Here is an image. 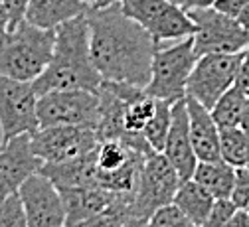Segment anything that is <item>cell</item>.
<instances>
[{"label": "cell", "mask_w": 249, "mask_h": 227, "mask_svg": "<svg viewBox=\"0 0 249 227\" xmlns=\"http://www.w3.org/2000/svg\"><path fill=\"white\" fill-rule=\"evenodd\" d=\"M241 53H206L200 55L186 85V97H192L206 109L213 105L235 85Z\"/></svg>", "instance_id": "obj_8"}, {"label": "cell", "mask_w": 249, "mask_h": 227, "mask_svg": "<svg viewBox=\"0 0 249 227\" xmlns=\"http://www.w3.org/2000/svg\"><path fill=\"white\" fill-rule=\"evenodd\" d=\"M247 210H249V208H247Z\"/></svg>", "instance_id": "obj_43"}, {"label": "cell", "mask_w": 249, "mask_h": 227, "mask_svg": "<svg viewBox=\"0 0 249 227\" xmlns=\"http://www.w3.org/2000/svg\"><path fill=\"white\" fill-rule=\"evenodd\" d=\"M103 79L93 66L89 50L87 14L77 16L55 28L53 55L48 70L34 81L38 95L50 91H99Z\"/></svg>", "instance_id": "obj_2"}, {"label": "cell", "mask_w": 249, "mask_h": 227, "mask_svg": "<svg viewBox=\"0 0 249 227\" xmlns=\"http://www.w3.org/2000/svg\"><path fill=\"white\" fill-rule=\"evenodd\" d=\"M91 6L81 0H30L26 20L44 30H55L77 16L87 14Z\"/></svg>", "instance_id": "obj_18"}, {"label": "cell", "mask_w": 249, "mask_h": 227, "mask_svg": "<svg viewBox=\"0 0 249 227\" xmlns=\"http://www.w3.org/2000/svg\"><path fill=\"white\" fill-rule=\"evenodd\" d=\"M127 2V0H97L95 4H93V8H105V6H111V4H123Z\"/></svg>", "instance_id": "obj_39"}, {"label": "cell", "mask_w": 249, "mask_h": 227, "mask_svg": "<svg viewBox=\"0 0 249 227\" xmlns=\"http://www.w3.org/2000/svg\"><path fill=\"white\" fill-rule=\"evenodd\" d=\"M230 200L233 202V206L237 210L249 208V166L235 168V186H233Z\"/></svg>", "instance_id": "obj_29"}, {"label": "cell", "mask_w": 249, "mask_h": 227, "mask_svg": "<svg viewBox=\"0 0 249 227\" xmlns=\"http://www.w3.org/2000/svg\"><path fill=\"white\" fill-rule=\"evenodd\" d=\"M99 146L97 131L91 126H44L32 135V148L44 164H57Z\"/></svg>", "instance_id": "obj_11"}, {"label": "cell", "mask_w": 249, "mask_h": 227, "mask_svg": "<svg viewBox=\"0 0 249 227\" xmlns=\"http://www.w3.org/2000/svg\"><path fill=\"white\" fill-rule=\"evenodd\" d=\"M170 122H172V103L157 99V111H154L152 119L146 122L142 131V137L146 139V142L154 152H162L166 135L170 131Z\"/></svg>", "instance_id": "obj_24"}, {"label": "cell", "mask_w": 249, "mask_h": 227, "mask_svg": "<svg viewBox=\"0 0 249 227\" xmlns=\"http://www.w3.org/2000/svg\"><path fill=\"white\" fill-rule=\"evenodd\" d=\"M154 111H157V99H152L150 95H141L139 99L129 101L124 107V115H123V122L127 128L129 135H142L146 122L152 119Z\"/></svg>", "instance_id": "obj_25"}, {"label": "cell", "mask_w": 249, "mask_h": 227, "mask_svg": "<svg viewBox=\"0 0 249 227\" xmlns=\"http://www.w3.org/2000/svg\"><path fill=\"white\" fill-rule=\"evenodd\" d=\"M235 85L243 91L249 89V46L241 52V61H239V71H237Z\"/></svg>", "instance_id": "obj_33"}, {"label": "cell", "mask_w": 249, "mask_h": 227, "mask_svg": "<svg viewBox=\"0 0 249 227\" xmlns=\"http://www.w3.org/2000/svg\"><path fill=\"white\" fill-rule=\"evenodd\" d=\"M148 227H198L178 206L168 204L148 217Z\"/></svg>", "instance_id": "obj_27"}, {"label": "cell", "mask_w": 249, "mask_h": 227, "mask_svg": "<svg viewBox=\"0 0 249 227\" xmlns=\"http://www.w3.org/2000/svg\"><path fill=\"white\" fill-rule=\"evenodd\" d=\"M170 2H174L176 6L190 12V10H196V8H210V6H213L215 0H170Z\"/></svg>", "instance_id": "obj_34"}, {"label": "cell", "mask_w": 249, "mask_h": 227, "mask_svg": "<svg viewBox=\"0 0 249 227\" xmlns=\"http://www.w3.org/2000/svg\"><path fill=\"white\" fill-rule=\"evenodd\" d=\"M0 227H28L18 193L0 198Z\"/></svg>", "instance_id": "obj_28"}, {"label": "cell", "mask_w": 249, "mask_h": 227, "mask_svg": "<svg viewBox=\"0 0 249 227\" xmlns=\"http://www.w3.org/2000/svg\"><path fill=\"white\" fill-rule=\"evenodd\" d=\"M131 200H133V196H119L117 193L115 204L107 211L93 215V217H89V219H85V221H81L73 227H123L124 221L133 219Z\"/></svg>", "instance_id": "obj_26"}, {"label": "cell", "mask_w": 249, "mask_h": 227, "mask_svg": "<svg viewBox=\"0 0 249 227\" xmlns=\"http://www.w3.org/2000/svg\"><path fill=\"white\" fill-rule=\"evenodd\" d=\"M226 227H249V210H235Z\"/></svg>", "instance_id": "obj_35"}, {"label": "cell", "mask_w": 249, "mask_h": 227, "mask_svg": "<svg viewBox=\"0 0 249 227\" xmlns=\"http://www.w3.org/2000/svg\"><path fill=\"white\" fill-rule=\"evenodd\" d=\"M123 227H148V219H129V221H124Z\"/></svg>", "instance_id": "obj_38"}, {"label": "cell", "mask_w": 249, "mask_h": 227, "mask_svg": "<svg viewBox=\"0 0 249 227\" xmlns=\"http://www.w3.org/2000/svg\"><path fill=\"white\" fill-rule=\"evenodd\" d=\"M55 30H44L28 20L8 30L0 40V73L34 83L50 66Z\"/></svg>", "instance_id": "obj_3"}, {"label": "cell", "mask_w": 249, "mask_h": 227, "mask_svg": "<svg viewBox=\"0 0 249 227\" xmlns=\"http://www.w3.org/2000/svg\"><path fill=\"white\" fill-rule=\"evenodd\" d=\"M235 20L239 22V26H241V28H245V30L249 32V4L239 12V16H237Z\"/></svg>", "instance_id": "obj_37"}, {"label": "cell", "mask_w": 249, "mask_h": 227, "mask_svg": "<svg viewBox=\"0 0 249 227\" xmlns=\"http://www.w3.org/2000/svg\"><path fill=\"white\" fill-rule=\"evenodd\" d=\"M81 2H85L87 6H93V4H95V2H97V0H81Z\"/></svg>", "instance_id": "obj_41"}, {"label": "cell", "mask_w": 249, "mask_h": 227, "mask_svg": "<svg viewBox=\"0 0 249 227\" xmlns=\"http://www.w3.org/2000/svg\"><path fill=\"white\" fill-rule=\"evenodd\" d=\"M241 128L249 133V101H247V107H245V115H243V121H241Z\"/></svg>", "instance_id": "obj_40"}, {"label": "cell", "mask_w": 249, "mask_h": 227, "mask_svg": "<svg viewBox=\"0 0 249 227\" xmlns=\"http://www.w3.org/2000/svg\"><path fill=\"white\" fill-rule=\"evenodd\" d=\"M245 107H247V97H245L243 89L233 85L212 109V117H213V121L217 124V128L222 131V128L241 126V121H243V115H245Z\"/></svg>", "instance_id": "obj_22"}, {"label": "cell", "mask_w": 249, "mask_h": 227, "mask_svg": "<svg viewBox=\"0 0 249 227\" xmlns=\"http://www.w3.org/2000/svg\"><path fill=\"white\" fill-rule=\"evenodd\" d=\"M40 174H44L59 192L95 186L97 184V148L66 162L44 164Z\"/></svg>", "instance_id": "obj_16"}, {"label": "cell", "mask_w": 249, "mask_h": 227, "mask_svg": "<svg viewBox=\"0 0 249 227\" xmlns=\"http://www.w3.org/2000/svg\"><path fill=\"white\" fill-rule=\"evenodd\" d=\"M38 121L44 126H91L99 122V93L71 89V91H50L38 99Z\"/></svg>", "instance_id": "obj_9"}, {"label": "cell", "mask_w": 249, "mask_h": 227, "mask_svg": "<svg viewBox=\"0 0 249 227\" xmlns=\"http://www.w3.org/2000/svg\"><path fill=\"white\" fill-rule=\"evenodd\" d=\"M61 198H64V206H66V225L73 227L93 215L107 211L115 204L117 193L95 184L85 188L61 190Z\"/></svg>", "instance_id": "obj_17"}, {"label": "cell", "mask_w": 249, "mask_h": 227, "mask_svg": "<svg viewBox=\"0 0 249 227\" xmlns=\"http://www.w3.org/2000/svg\"><path fill=\"white\" fill-rule=\"evenodd\" d=\"M235 210H237V208L233 206L231 200H215L213 210L210 211L208 219H206L200 227H226Z\"/></svg>", "instance_id": "obj_30"}, {"label": "cell", "mask_w": 249, "mask_h": 227, "mask_svg": "<svg viewBox=\"0 0 249 227\" xmlns=\"http://www.w3.org/2000/svg\"><path fill=\"white\" fill-rule=\"evenodd\" d=\"M44 166L32 148V135H18L0 142V198L18 193L22 184Z\"/></svg>", "instance_id": "obj_13"}, {"label": "cell", "mask_w": 249, "mask_h": 227, "mask_svg": "<svg viewBox=\"0 0 249 227\" xmlns=\"http://www.w3.org/2000/svg\"><path fill=\"white\" fill-rule=\"evenodd\" d=\"M123 12L141 24L157 44L192 38L196 32L190 12L170 0H127L123 2Z\"/></svg>", "instance_id": "obj_5"}, {"label": "cell", "mask_w": 249, "mask_h": 227, "mask_svg": "<svg viewBox=\"0 0 249 227\" xmlns=\"http://www.w3.org/2000/svg\"><path fill=\"white\" fill-rule=\"evenodd\" d=\"M196 61L198 53L194 50L192 38L159 44L152 59L150 81L144 87L146 95L168 103L186 99V85H188Z\"/></svg>", "instance_id": "obj_4"}, {"label": "cell", "mask_w": 249, "mask_h": 227, "mask_svg": "<svg viewBox=\"0 0 249 227\" xmlns=\"http://www.w3.org/2000/svg\"><path fill=\"white\" fill-rule=\"evenodd\" d=\"M180 182L178 172L162 152L146 156L131 200V215L135 219H148L162 206L172 204Z\"/></svg>", "instance_id": "obj_6"}, {"label": "cell", "mask_w": 249, "mask_h": 227, "mask_svg": "<svg viewBox=\"0 0 249 227\" xmlns=\"http://www.w3.org/2000/svg\"><path fill=\"white\" fill-rule=\"evenodd\" d=\"M186 105H188L190 137H192V144H194L198 162L222 160L220 128H217V124L212 117V111L206 109L196 99H192V97H186Z\"/></svg>", "instance_id": "obj_15"}, {"label": "cell", "mask_w": 249, "mask_h": 227, "mask_svg": "<svg viewBox=\"0 0 249 227\" xmlns=\"http://www.w3.org/2000/svg\"><path fill=\"white\" fill-rule=\"evenodd\" d=\"M4 2V8L8 12V30L16 28L20 22L26 20V10H28V4H30V0H2Z\"/></svg>", "instance_id": "obj_31"}, {"label": "cell", "mask_w": 249, "mask_h": 227, "mask_svg": "<svg viewBox=\"0 0 249 227\" xmlns=\"http://www.w3.org/2000/svg\"><path fill=\"white\" fill-rule=\"evenodd\" d=\"M64 227H68V225H64Z\"/></svg>", "instance_id": "obj_42"}, {"label": "cell", "mask_w": 249, "mask_h": 227, "mask_svg": "<svg viewBox=\"0 0 249 227\" xmlns=\"http://www.w3.org/2000/svg\"><path fill=\"white\" fill-rule=\"evenodd\" d=\"M89 50L103 81L146 87L159 44L148 32L123 12V4L89 8Z\"/></svg>", "instance_id": "obj_1"}, {"label": "cell", "mask_w": 249, "mask_h": 227, "mask_svg": "<svg viewBox=\"0 0 249 227\" xmlns=\"http://www.w3.org/2000/svg\"><path fill=\"white\" fill-rule=\"evenodd\" d=\"M174 206H178L186 215H188L198 227L208 219L210 211L213 210L215 198L212 193L202 188L198 182L190 180H182L178 190H176V196H174Z\"/></svg>", "instance_id": "obj_20"}, {"label": "cell", "mask_w": 249, "mask_h": 227, "mask_svg": "<svg viewBox=\"0 0 249 227\" xmlns=\"http://www.w3.org/2000/svg\"><path fill=\"white\" fill-rule=\"evenodd\" d=\"M144 156L121 140H101L97 146V176L117 172Z\"/></svg>", "instance_id": "obj_21"}, {"label": "cell", "mask_w": 249, "mask_h": 227, "mask_svg": "<svg viewBox=\"0 0 249 227\" xmlns=\"http://www.w3.org/2000/svg\"><path fill=\"white\" fill-rule=\"evenodd\" d=\"M18 196L26 213L28 227H64L66 225V206L61 192L44 176L34 174L28 178Z\"/></svg>", "instance_id": "obj_12"}, {"label": "cell", "mask_w": 249, "mask_h": 227, "mask_svg": "<svg viewBox=\"0 0 249 227\" xmlns=\"http://www.w3.org/2000/svg\"><path fill=\"white\" fill-rule=\"evenodd\" d=\"M249 4V0H215L213 8L230 18H237L239 12Z\"/></svg>", "instance_id": "obj_32"}, {"label": "cell", "mask_w": 249, "mask_h": 227, "mask_svg": "<svg viewBox=\"0 0 249 227\" xmlns=\"http://www.w3.org/2000/svg\"><path fill=\"white\" fill-rule=\"evenodd\" d=\"M40 95L34 83L18 81L0 73V137L2 142L18 135H34L40 128L38 121Z\"/></svg>", "instance_id": "obj_7"}, {"label": "cell", "mask_w": 249, "mask_h": 227, "mask_svg": "<svg viewBox=\"0 0 249 227\" xmlns=\"http://www.w3.org/2000/svg\"><path fill=\"white\" fill-rule=\"evenodd\" d=\"M162 154L174 166L180 180H190L198 166V156L194 152L192 137H190V117L186 99L172 103V122L166 135V142Z\"/></svg>", "instance_id": "obj_14"}, {"label": "cell", "mask_w": 249, "mask_h": 227, "mask_svg": "<svg viewBox=\"0 0 249 227\" xmlns=\"http://www.w3.org/2000/svg\"><path fill=\"white\" fill-rule=\"evenodd\" d=\"M220 148L222 160H226L233 168L249 166V133L241 126L222 128L220 131Z\"/></svg>", "instance_id": "obj_23"}, {"label": "cell", "mask_w": 249, "mask_h": 227, "mask_svg": "<svg viewBox=\"0 0 249 227\" xmlns=\"http://www.w3.org/2000/svg\"><path fill=\"white\" fill-rule=\"evenodd\" d=\"M8 24H10V20H8V12H6V8H4V2L0 0V40H2L4 34L8 32Z\"/></svg>", "instance_id": "obj_36"}, {"label": "cell", "mask_w": 249, "mask_h": 227, "mask_svg": "<svg viewBox=\"0 0 249 227\" xmlns=\"http://www.w3.org/2000/svg\"><path fill=\"white\" fill-rule=\"evenodd\" d=\"M190 16L196 24L192 40L198 57L206 53H241L249 46V32L235 18L217 12L213 6L190 10Z\"/></svg>", "instance_id": "obj_10"}, {"label": "cell", "mask_w": 249, "mask_h": 227, "mask_svg": "<svg viewBox=\"0 0 249 227\" xmlns=\"http://www.w3.org/2000/svg\"><path fill=\"white\" fill-rule=\"evenodd\" d=\"M192 180L206 188L215 200H230L235 186V168L226 160L198 162Z\"/></svg>", "instance_id": "obj_19"}]
</instances>
